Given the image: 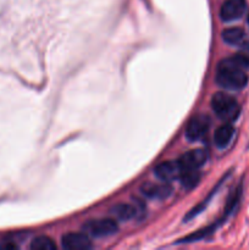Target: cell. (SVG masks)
Returning <instances> with one entry per match:
<instances>
[{
    "label": "cell",
    "mask_w": 249,
    "mask_h": 250,
    "mask_svg": "<svg viewBox=\"0 0 249 250\" xmlns=\"http://www.w3.org/2000/svg\"><path fill=\"white\" fill-rule=\"evenodd\" d=\"M200 178H202V176H200L199 171L189 170V171H183L182 175L180 176L178 180L181 181V185H182L186 189H192V188H194L195 186L199 183Z\"/></svg>",
    "instance_id": "obj_13"
},
{
    "label": "cell",
    "mask_w": 249,
    "mask_h": 250,
    "mask_svg": "<svg viewBox=\"0 0 249 250\" xmlns=\"http://www.w3.org/2000/svg\"><path fill=\"white\" fill-rule=\"evenodd\" d=\"M154 173L160 181L170 183L180 178L182 175V168L180 167L177 161H164L155 166Z\"/></svg>",
    "instance_id": "obj_8"
},
{
    "label": "cell",
    "mask_w": 249,
    "mask_h": 250,
    "mask_svg": "<svg viewBox=\"0 0 249 250\" xmlns=\"http://www.w3.org/2000/svg\"><path fill=\"white\" fill-rule=\"evenodd\" d=\"M221 37L225 43L229 44V45H239V44L243 43L246 33L239 27H229V28L222 31Z\"/></svg>",
    "instance_id": "obj_11"
},
{
    "label": "cell",
    "mask_w": 249,
    "mask_h": 250,
    "mask_svg": "<svg viewBox=\"0 0 249 250\" xmlns=\"http://www.w3.org/2000/svg\"><path fill=\"white\" fill-rule=\"evenodd\" d=\"M0 249H19V246L14 243H4L0 244Z\"/></svg>",
    "instance_id": "obj_15"
},
{
    "label": "cell",
    "mask_w": 249,
    "mask_h": 250,
    "mask_svg": "<svg viewBox=\"0 0 249 250\" xmlns=\"http://www.w3.org/2000/svg\"><path fill=\"white\" fill-rule=\"evenodd\" d=\"M208 160V153L204 149H193L183 154L177 160L178 165L183 171L199 170Z\"/></svg>",
    "instance_id": "obj_5"
},
{
    "label": "cell",
    "mask_w": 249,
    "mask_h": 250,
    "mask_svg": "<svg viewBox=\"0 0 249 250\" xmlns=\"http://www.w3.org/2000/svg\"><path fill=\"white\" fill-rule=\"evenodd\" d=\"M61 246L62 248L68 250H85L90 249L93 247L92 242L84 233H67L61 239Z\"/></svg>",
    "instance_id": "obj_9"
},
{
    "label": "cell",
    "mask_w": 249,
    "mask_h": 250,
    "mask_svg": "<svg viewBox=\"0 0 249 250\" xmlns=\"http://www.w3.org/2000/svg\"><path fill=\"white\" fill-rule=\"evenodd\" d=\"M210 128V120L207 115H195L186 126V138L190 142L200 141Z\"/></svg>",
    "instance_id": "obj_4"
},
{
    "label": "cell",
    "mask_w": 249,
    "mask_h": 250,
    "mask_svg": "<svg viewBox=\"0 0 249 250\" xmlns=\"http://www.w3.org/2000/svg\"><path fill=\"white\" fill-rule=\"evenodd\" d=\"M247 10L246 0H226L220 10V17L225 22L239 20Z\"/></svg>",
    "instance_id": "obj_6"
},
{
    "label": "cell",
    "mask_w": 249,
    "mask_h": 250,
    "mask_svg": "<svg viewBox=\"0 0 249 250\" xmlns=\"http://www.w3.org/2000/svg\"><path fill=\"white\" fill-rule=\"evenodd\" d=\"M249 68V55L238 53L219 62L216 83L227 90H241L247 87L249 77L246 70Z\"/></svg>",
    "instance_id": "obj_1"
},
{
    "label": "cell",
    "mask_w": 249,
    "mask_h": 250,
    "mask_svg": "<svg viewBox=\"0 0 249 250\" xmlns=\"http://www.w3.org/2000/svg\"><path fill=\"white\" fill-rule=\"evenodd\" d=\"M31 249H33V250H55L56 244L54 243V241L50 238V237L39 236V237H36V238L31 242Z\"/></svg>",
    "instance_id": "obj_14"
},
{
    "label": "cell",
    "mask_w": 249,
    "mask_h": 250,
    "mask_svg": "<svg viewBox=\"0 0 249 250\" xmlns=\"http://www.w3.org/2000/svg\"><path fill=\"white\" fill-rule=\"evenodd\" d=\"M141 192L149 199L165 200L172 194V187L168 182H163V181L161 183L146 182L141 187Z\"/></svg>",
    "instance_id": "obj_7"
},
{
    "label": "cell",
    "mask_w": 249,
    "mask_h": 250,
    "mask_svg": "<svg viewBox=\"0 0 249 250\" xmlns=\"http://www.w3.org/2000/svg\"><path fill=\"white\" fill-rule=\"evenodd\" d=\"M247 21H248V24H249V12H248V17H247Z\"/></svg>",
    "instance_id": "obj_16"
},
{
    "label": "cell",
    "mask_w": 249,
    "mask_h": 250,
    "mask_svg": "<svg viewBox=\"0 0 249 250\" xmlns=\"http://www.w3.org/2000/svg\"><path fill=\"white\" fill-rule=\"evenodd\" d=\"M234 127L232 126L231 122L222 125L215 131L214 133V143L219 149H225L229 146L231 141L234 137Z\"/></svg>",
    "instance_id": "obj_10"
},
{
    "label": "cell",
    "mask_w": 249,
    "mask_h": 250,
    "mask_svg": "<svg viewBox=\"0 0 249 250\" xmlns=\"http://www.w3.org/2000/svg\"><path fill=\"white\" fill-rule=\"evenodd\" d=\"M117 231H119V225L112 219L90 220L87 224L83 225V232L95 238L112 236Z\"/></svg>",
    "instance_id": "obj_3"
},
{
    "label": "cell",
    "mask_w": 249,
    "mask_h": 250,
    "mask_svg": "<svg viewBox=\"0 0 249 250\" xmlns=\"http://www.w3.org/2000/svg\"><path fill=\"white\" fill-rule=\"evenodd\" d=\"M111 214L115 215L119 220L122 221H128L132 220L137 215L136 207L131 204H124V203H120V204L115 205L111 209Z\"/></svg>",
    "instance_id": "obj_12"
},
{
    "label": "cell",
    "mask_w": 249,
    "mask_h": 250,
    "mask_svg": "<svg viewBox=\"0 0 249 250\" xmlns=\"http://www.w3.org/2000/svg\"><path fill=\"white\" fill-rule=\"evenodd\" d=\"M211 109L219 119L226 122H233L241 114V106L236 98L227 93L219 92L211 98Z\"/></svg>",
    "instance_id": "obj_2"
}]
</instances>
